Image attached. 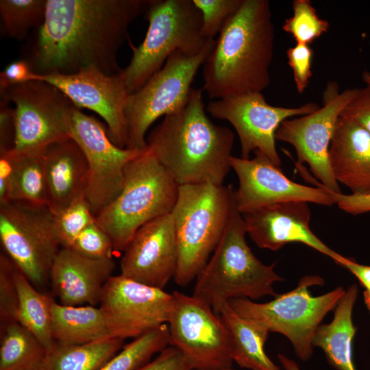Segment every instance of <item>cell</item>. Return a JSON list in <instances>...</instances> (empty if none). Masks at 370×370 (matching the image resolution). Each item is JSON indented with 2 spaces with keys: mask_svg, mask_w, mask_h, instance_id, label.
I'll use <instances>...</instances> for the list:
<instances>
[{
  "mask_svg": "<svg viewBox=\"0 0 370 370\" xmlns=\"http://www.w3.org/2000/svg\"><path fill=\"white\" fill-rule=\"evenodd\" d=\"M114 268L113 258H89L72 249L61 247L50 272L51 291L63 305H99L103 288Z\"/></svg>",
  "mask_w": 370,
  "mask_h": 370,
  "instance_id": "cell-21",
  "label": "cell"
},
{
  "mask_svg": "<svg viewBox=\"0 0 370 370\" xmlns=\"http://www.w3.org/2000/svg\"><path fill=\"white\" fill-rule=\"evenodd\" d=\"M122 275L142 284L164 289L174 278L178 249L171 214L142 226L123 252Z\"/></svg>",
  "mask_w": 370,
  "mask_h": 370,
  "instance_id": "cell-19",
  "label": "cell"
},
{
  "mask_svg": "<svg viewBox=\"0 0 370 370\" xmlns=\"http://www.w3.org/2000/svg\"><path fill=\"white\" fill-rule=\"evenodd\" d=\"M293 12V16L284 21L282 29L293 37L296 43L310 45L328 32L329 22L319 16L310 1L295 0Z\"/></svg>",
  "mask_w": 370,
  "mask_h": 370,
  "instance_id": "cell-33",
  "label": "cell"
},
{
  "mask_svg": "<svg viewBox=\"0 0 370 370\" xmlns=\"http://www.w3.org/2000/svg\"><path fill=\"white\" fill-rule=\"evenodd\" d=\"M146 14L149 25L145 38L138 47L132 46L131 60L119 72L130 94L175 52L195 56L211 40L201 34V14L192 0H153Z\"/></svg>",
  "mask_w": 370,
  "mask_h": 370,
  "instance_id": "cell-7",
  "label": "cell"
},
{
  "mask_svg": "<svg viewBox=\"0 0 370 370\" xmlns=\"http://www.w3.org/2000/svg\"><path fill=\"white\" fill-rule=\"evenodd\" d=\"M48 190V207L57 214L84 194L88 164L82 149L71 138L49 145L43 152Z\"/></svg>",
  "mask_w": 370,
  "mask_h": 370,
  "instance_id": "cell-23",
  "label": "cell"
},
{
  "mask_svg": "<svg viewBox=\"0 0 370 370\" xmlns=\"http://www.w3.org/2000/svg\"><path fill=\"white\" fill-rule=\"evenodd\" d=\"M179 187L148 148L127 164L121 192L95 216L115 252H123L145 224L171 213Z\"/></svg>",
  "mask_w": 370,
  "mask_h": 370,
  "instance_id": "cell-5",
  "label": "cell"
},
{
  "mask_svg": "<svg viewBox=\"0 0 370 370\" xmlns=\"http://www.w3.org/2000/svg\"><path fill=\"white\" fill-rule=\"evenodd\" d=\"M45 347L18 321L1 328L0 370H40Z\"/></svg>",
  "mask_w": 370,
  "mask_h": 370,
  "instance_id": "cell-29",
  "label": "cell"
},
{
  "mask_svg": "<svg viewBox=\"0 0 370 370\" xmlns=\"http://www.w3.org/2000/svg\"><path fill=\"white\" fill-rule=\"evenodd\" d=\"M35 79L55 86L78 108L98 114L107 125L111 140L119 147H126L125 108L130 93L119 73L108 75L88 69L67 75L36 74Z\"/></svg>",
  "mask_w": 370,
  "mask_h": 370,
  "instance_id": "cell-18",
  "label": "cell"
},
{
  "mask_svg": "<svg viewBox=\"0 0 370 370\" xmlns=\"http://www.w3.org/2000/svg\"><path fill=\"white\" fill-rule=\"evenodd\" d=\"M16 266L5 254L0 255V324L1 328L17 321L18 292L14 273Z\"/></svg>",
  "mask_w": 370,
  "mask_h": 370,
  "instance_id": "cell-36",
  "label": "cell"
},
{
  "mask_svg": "<svg viewBox=\"0 0 370 370\" xmlns=\"http://www.w3.org/2000/svg\"><path fill=\"white\" fill-rule=\"evenodd\" d=\"M0 240L5 254L35 286L49 283L62 247L48 206L24 201L0 204Z\"/></svg>",
  "mask_w": 370,
  "mask_h": 370,
  "instance_id": "cell-10",
  "label": "cell"
},
{
  "mask_svg": "<svg viewBox=\"0 0 370 370\" xmlns=\"http://www.w3.org/2000/svg\"><path fill=\"white\" fill-rule=\"evenodd\" d=\"M153 0H47L32 60L37 75L73 74L95 69L108 75L122 69L117 53L128 27Z\"/></svg>",
  "mask_w": 370,
  "mask_h": 370,
  "instance_id": "cell-1",
  "label": "cell"
},
{
  "mask_svg": "<svg viewBox=\"0 0 370 370\" xmlns=\"http://www.w3.org/2000/svg\"><path fill=\"white\" fill-rule=\"evenodd\" d=\"M51 333L56 343L81 345L111 338L99 307L66 306L53 300Z\"/></svg>",
  "mask_w": 370,
  "mask_h": 370,
  "instance_id": "cell-25",
  "label": "cell"
},
{
  "mask_svg": "<svg viewBox=\"0 0 370 370\" xmlns=\"http://www.w3.org/2000/svg\"><path fill=\"white\" fill-rule=\"evenodd\" d=\"M169 345L167 323L134 338L99 370H136Z\"/></svg>",
  "mask_w": 370,
  "mask_h": 370,
  "instance_id": "cell-31",
  "label": "cell"
},
{
  "mask_svg": "<svg viewBox=\"0 0 370 370\" xmlns=\"http://www.w3.org/2000/svg\"><path fill=\"white\" fill-rule=\"evenodd\" d=\"M318 275H308L299 279L295 288L276 295L267 302L258 303L247 298L228 301L241 317L264 330L280 333L291 343L297 356L308 361L313 354V338L321 321L334 310L344 295L342 286L319 296H312L309 288L323 286Z\"/></svg>",
  "mask_w": 370,
  "mask_h": 370,
  "instance_id": "cell-8",
  "label": "cell"
},
{
  "mask_svg": "<svg viewBox=\"0 0 370 370\" xmlns=\"http://www.w3.org/2000/svg\"><path fill=\"white\" fill-rule=\"evenodd\" d=\"M336 264L347 269L363 286L364 301L370 314V265L357 262L355 260L342 256Z\"/></svg>",
  "mask_w": 370,
  "mask_h": 370,
  "instance_id": "cell-43",
  "label": "cell"
},
{
  "mask_svg": "<svg viewBox=\"0 0 370 370\" xmlns=\"http://www.w3.org/2000/svg\"><path fill=\"white\" fill-rule=\"evenodd\" d=\"M365 84L342 111L341 116L355 121L370 134V72L362 73Z\"/></svg>",
  "mask_w": 370,
  "mask_h": 370,
  "instance_id": "cell-39",
  "label": "cell"
},
{
  "mask_svg": "<svg viewBox=\"0 0 370 370\" xmlns=\"http://www.w3.org/2000/svg\"><path fill=\"white\" fill-rule=\"evenodd\" d=\"M15 141V123L14 108L8 106V102L1 100L0 103V152H8L13 149Z\"/></svg>",
  "mask_w": 370,
  "mask_h": 370,
  "instance_id": "cell-42",
  "label": "cell"
},
{
  "mask_svg": "<svg viewBox=\"0 0 370 370\" xmlns=\"http://www.w3.org/2000/svg\"><path fill=\"white\" fill-rule=\"evenodd\" d=\"M192 370H197V369H192ZM214 370H239V369H234L232 367H228V368L220 369H214Z\"/></svg>",
  "mask_w": 370,
  "mask_h": 370,
  "instance_id": "cell-46",
  "label": "cell"
},
{
  "mask_svg": "<svg viewBox=\"0 0 370 370\" xmlns=\"http://www.w3.org/2000/svg\"><path fill=\"white\" fill-rule=\"evenodd\" d=\"M334 195L338 208L347 213L356 215L370 212V193L345 195L340 193Z\"/></svg>",
  "mask_w": 370,
  "mask_h": 370,
  "instance_id": "cell-44",
  "label": "cell"
},
{
  "mask_svg": "<svg viewBox=\"0 0 370 370\" xmlns=\"http://www.w3.org/2000/svg\"><path fill=\"white\" fill-rule=\"evenodd\" d=\"M246 227L234 198L223 235L195 283L193 295L217 314L230 300L275 296L273 284L284 279L258 259L246 241Z\"/></svg>",
  "mask_w": 370,
  "mask_h": 370,
  "instance_id": "cell-4",
  "label": "cell"
},
{
  "mask_svg": "<svg viewBox=\"0 0 370 370\" xmlns=\"http://www.w3.org/2000/svg\"><path fill=\"white\" fill-rule=\"evenodd\" d=\"M14 279L18 297L17 321L48 350L56 343L51 333V304L53 299L37 290L17 267Z\"/></svg>",
  "mask_w": 370,
  "mask_h": 370,
  "instance_id": "cell-28",
  "label": "cell"
},
{
  "mask_svg": "<svg viewBox=\"0 0 370 370\" xmlns=\"http://www.w3.org/2000/svg\"><path fill=\"white\" fill-rule=\"evenodd\" d=\"M3 100L14 104V146L9 153H42L51 145L69 138L73 103L57 87L39 79L0 90Z\"/></svg>",
  "mask_w": 370,
  "mask_h": 370,
  "instance_id": "cell-11",
  "label": "cell"
},
{
  "mask_svg": "<svg viewBox=\"0 0 370 370\" xmlns=\"http://www.w3.org/2000/svg\"><path fill=\"white\" fill-rule=\"evenodd\" d=\"M358 294L356 284L348 286L334 309L332 321L321 323L313 338V346L321 348L329 363L337 370H356L352 358V342L356 328L353 323L352 313Z\"/></svg>",
  "mask_w": 370,
  "mask_h": 370,
  "instance_id": "cell-24",
  "label": "cell"
},
{
  "mask_svg": "<svg viewBox=\"0 0 370 370\" xmlns=\"http://www.w3.org/2000/svg\"><path fill=\"white\" fill-rule=\"evenodd\" d=\"M95 221L84 194L55 214V225L62 247L69 248L77 236Z\"/></svg>",
  "mask_w": 370,
  "mask_h": 370,
  "instance_id": "cell-34",
  "label": "cell"
},
{
  "mask_svg": "<svg viewBox=\"0 0 370 370\" xmlns=\"http://www.w3.org/2000/svg\"><path fill=\"white\" fill-rule=\"evenodd\" d=\"M319 108L313 102L295 108L274 106L266 101L262 92H253L210 101L206 110L212 116L227 121L233 126L240 140L241 158H250L251 153L259 151L280 166L275 146V133L280 124Z\"/></svg>",
  "mask_w": 370,
  "mask_h": 370,
  "instance_id": "cell-15",
  "label": "cell"
},
{
  "mask_svg": "<svg viewBox=\"0 0 370 370\" xmlns=\"http://www.w3.org/2000/svg\"><path fill=\"white\" fill-rule=\"evenodd\" d=\"M358 88L340 91L330 82L323 93V104L306 115L284 120L275 133V139L291 145L298 164L306 163L321 186L332 193H341L329 163V149L337 120L358 92Z\"/></svg>",
  "mask_w": 370,
  "mask_h": 370,
  "instance_id": "cell-13",
  "label": "cell"
},
{
  "mask_svg": "<svg viewBox=\"0 0 370 370\" xmlns=\"http://www.w3.org/2000/svg\"><path fill=\"white\" fill-rule=\"evenodd\" d=\"M69 248L92 259L113 258L115 253L111 238L96 219L77 236Z\"/></svg>",
  "mask_w": 370,
  "mask_h": 370,
  "instance_id": "cell-37",
  "label": "cell"
},
{
  "mask_svg": "<svg viewBox=\"0 0 370 370\" xmlns=\"http://www.w3.org/2000/svg\"><path fill=\"white\" fill-rule=\"evenodd\" d=\"M123 343L124 340L115 338L81 345L56 342L47 350L40 370H99Z\"/></svg>",
  "mask_w": 370,
  "mask_h": 370,
  "instance_id": "cell-27",
  "label": "cell"
},
{
  "mask_svg": "<svg viewBox=\"0 0 370 370\" xmlns=\"http://www.w3.org/2000/svg\"><path fill=\"white\" fill-rule=\"evenodd\" d=\"M329 163L336 182L352 194L370 193V134L352 119L340 116L329 149Z\"/></svg>",
  "mask_w": 370,
  "mask_h": 370,
  "instance_id": "cell-22",
  "label": "cell"
},
{
  "mask_svg": "<svg viewBox=\"0 0 370 370\" xmlns=\"http://www.w3.org/2000/svg\"><path fill=\"white\" fill-rule=\"evenodd\" d=\"M234 190L211 183L181 185L171 212L178 249L175 283L186 286L204 269L227 225Z\"/></svg>",
  "mask_w": 370,
  "mask_h": 370,
  "instance_id": "cell-6",
  "label": "cell"
},
{
  "mask_svg": "<svg viewBox=\"0 0 370 370\" xmlns=\"http://www.w3.org/2000/svg\"><path fill=\"white\" fill-rule=\"evenodd\" d=\"M247 234L260 249L277 251L291 243H301L331 258L342 255L321 241L310 230L307 202L288 201L260 207L242 214Z\"/></svg>",
  "mask_w": 370,
  "mask_h": 370,
  "instance_id": "cell-20",
  "label": "cell"
},
{
  "mask_svg": "<svg viewBox=\"0 0 370 370\" xmlns=\"http://www.w3.org/2000/svg\"><path fill=\"white\" fill-rule=\"evenodd\" d=\"M8 201H24L48 206L43 153L14 156Z\"/></svg>",
  "mask_w": 370,
  "mask_h": 370,
  "instance_id": "cell-30",
  "label": "cell"
},
{
  "mask_svg": "<svg viewBox=\"0 0 370 370\" xmlns=\"http://www.w3.org/2000/svg\"><path fill=\"white\" fill-rule=\"evenodd\" d=\"M288 63L292 69L296 88L302 93L308 86L312 73L311 70L313 51L309 45L296 43L286 51Z\"/></svg>",
  "mask_w": 370,
  "mask_h": 370,
  "instance_id": "cell-38",
  "label": "cell"
},
{
  "mask_svg": "<svg viewBox=\"0 0 370 370\" xmlns=\"http://www.w3.org/2000/svg\"><path fill=\"white\" fill-rule=\"evenodd\" d=\"M36 73L28 60L11 62L0 73V90L11 86L35 80Z\"/></svg>",
  "mask_w": 370,
  "mask_h": 370,
  "instance_id": "cell-41",
  "label": "cell"
},
{
  "mask_svg": "<svg viewBox=\"0 0 370 370\" xmlns=\"http://www.w3.org/2000/svg\"><path fill=\"white\" fill-rule=\"evenodd\" d=\"M252 158L232 156L238 187L234 190L237 210L244 214L255 209L288 201H305L330 206L336 204L334 193L322 186L312 187L287 177L280 166L267 156L256 151Z\"/></svg>",
  "mask_w": 370,
  "mask_h": 370,
  "instance_id": "cell-17",
  "label": "cell"
},
{
  "mask_svg": "<svg viewBox=\"0 0 370 370\" xmlns=\"http://www.w3.org/2000/svg\"><path fill=\"white\" fill-rule=\"evenodd\" d=\"M193 367L176 347L167 346L154 358L136 370H192Z\"/></svg>",
  "mask_w": 370,
  "mask_h": 370,
  "instance_id": "cell-40",
  "label": "cell"
},
{
  "mask_svg": "<svg viewBox=\"0 0 370 370\" xmlns=\"http://www.w3.org/2000/svg\"><path fill=\"white\" fill-rule=\"evenodd\" d=\"M69 136L86 159L88 173L84 196L96 216L121 192L127 164L148 147L135 150L118 147L102 123L76 106L69 118Z\"/></svg>",
  "mask_w": 370,
  "mask_h": 370,
  "instance_id": "cell-14",
  "label": "cell"
},
{
  "mask_svg": "<svg viewBox=\"0 0 370 370\" xmlns=\"http://www.w3.org/2000/svg\"><path fill=\"white\" fill-rule=\"evenodd\" d=\"M202 93L192 88L186 103L165 116L147 140L148 149L180 186L223 185L232 169L234 134L210 119Z\"/></svg>",
  "mask_w": 370,
  "mask_h": 370,
  "instance_id": "cell-2",
  "label": "cell"
},
{
  "mask_svg": "<svg viewBox=\"0 0 370 370\" xmlns=\"http://www.w3.org/2000/svg\"><path fill=\"white\" fill-rule=\"evenodd\" d=\"M173 303L172 293L119 274L106 282L99 307L110 337L125 341L167 323Z\"/></svg>",
  "mask_w": 370,
  "mask_h": 370,
  "instance_id": "cell-16",
  "label": "cell"
},
{
  "mask_svg": "<svg viewBox=\"0 0 370 370\" xmlns=\"http://www.w3.org/2000/svg\"><path fill=\"white\" fill-rule=\"evenodd\" d=\"M47 0H1L0 17L4 35L22 40L32 28L42 25Z\"/></svg>",
  "mask_w": 370,
  "mask_h": 370,
  "instance_id": "cell-32",
  "label": "cell"
},
{
  "mask_svg": "<svg viewBox=\"0 0 370 370\" xmlns=\"http://www.w3.org/2000/svg\"><path fill=\"white\" fill-rule=\"evenodd\" d=\"M278 359L284 370H301L297 363L283 354H278Z\"/></svg>",
  "mask_w": 370,
  "mask_h": 370,
  "instance_id": "cell-45",
  "label": "cell"
},
{
  "mask_svg": "<svg viewBox=\"0 0 370 370\" xmlns=\"http://www.w3.org/2000/svg\"><path fill=\"white\" fill-rule=\"evenodd\" d=\"M192 1L201 14V34L206 39H214L243 3V0Z\"/></svg>",
  "mask_w": 370,
  "mask_h": 370,
  "instance_id": "cell-35",
  "label": "cell"
},
{
  "mask_svg": "<svg viewBox=\"0 0 370 370\" xmlns=\"http://www.w3.org/2000/svg\"><path fill=\"white\" fill-rule=\"evenodd\" d=\"M214 43V39L210 40L199 53L193 56L175 52L142 87L129 95L125 108V148L147 149L145 135L151 124L186 103L197 71L204 64Z\"/></svg>",
  "mask_w": 370,
  "mask_h": 370,
  "instance_id": "cell-9",
  "label": "cell"
},
{
  "mask_svg": "<svg viewBox=\"0 0 370 370\" xmlns=\"http://www.w3.org/2000/svg\"><path fill=\"white\" fill-rule=\"evenodd\" d=\"M219 315L229 332L233 362L249 370H282L264 352L268 331L237 314L228 302Z\"/></svg>",
  "mask_w": 370,
  "mask_h": 370,
  "instance_id": "cell-26",
  "label": "cell"
},
{
  "mask_svg": "<svg viewBox=\"0 0 370 370\" xmlns=\"http://www.w3.org/2000/svg\"><path fill=\"white\" fill-rule=\"evenodd\" d=\"M275 29L267 0H243L214 40L203 68L209 98L262 92L270 84Z\"/></svg>",
  "mask_w": 370,
  "mask_h": 370,
  "instance_id": "cell-3",
  "label": "cell"
},
{
  "mask_svg": "<svg viewBox=\"0 0 370 370\" xmlns=\"http://www.w3.org/2000/svg\"><path fill=\"white\" fill-rule=\"evenodd\" d=\"M169 321V345L178 349L193 369L231 367L230 334L221 316L195 296L173 293Z\"/></svg>",
  "mask_w": 370,
  "mask_h": 370,
  "instance_id": "cell-12",
  "label": "cell"
}]
</instances>
